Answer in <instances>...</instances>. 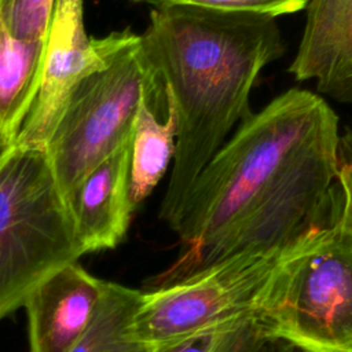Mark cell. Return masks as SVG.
Returning a JSON list of instances; mask_svg holds the SVG:
<instances>
[{
  "instance_id": "obj_1",
  "label": "cell",
  "mask_w": 352,
  "mask_h": 352,
  "mask_svg": "<svg viewBox=\"0 0 352 352\" xmlns=\"http://www.w3.org/2000/svg\"><path fill=\"white\" fill-rule=\"evenodd\" d=\"M338 117L292 88L249 114L166 223L184 245L161 283L227 257L287 248L337 219Z\"/></svg>"
},
{
  "instance_id": "obj_2",
  "label": "cell",
  "mask_w": 352,
  "mask_h": 352,
  "mask_svg": "<svg viewBox=\"0 0 352 352\" xmlns=\"http://www.w3.org/2000/svg\"><path fill=\"white\" fill-rule=\"evenodd\" d=\"M140 50L177 120L160 206L166 224L230 131L249 116L253 84L283 54V41L271 16L157 6L140 34Z\"/></svg>"
},
{
  "instance_id": "obj_3",
  "label": "cell",
  "mask_w": 352,
  "mask_h": 352,
  "mask_svg": "<svg viewBox=\"0 0 352 352\" xmlns=\"http://www.w3.org/2000/svg\"><path fill=\"white\" fill-rule=\"evenodd\" d=\"M268 341L297 352H352V235L336 221L300 239L257 307Z\"/></svg>"
},
{
  "instance_id": "obj_4",
  "label": "cell",
  "mask_w": 352,
  "mask_h": 352,
  "mask_svg": "<svg viewBox=\"0 0 352 352\" xmlns=\"http://www.w3.org/2000/svg\"><path fill=\"white\" fill-rule=\"evenodd\" d=\"M82 256L45 150L15 147L0 165V320Z\"/></svg>"
},
{
  "instance_id": "obj_5",
  "label": "cell",
  "mask_w": 352,
  "mask_h": 352,
  "mask_svg": "<svg viewBox=\"0 0 352 352\" xmlns=\"http://www.w3.org/2000/svg\"><path fill=\"white\" fill-rule=\"evenodd\" d=\"M165 95L132 32L107 62L85 76L72 91L45 153L58 187L69 198L81 180L132 136L142 98Z\"/></svg>"
},
{
  "instance_id": "obj_6",
  "label": "cell",
  "mask_w": 352,
  "mask_h": 352,
  "mask_svg": "<svg viewBox=\"0 0 352 352\" xmlns=\"http://www.w3.org/2000/svg\"><path fill=\"white\" fill-rule=\"evenodd\" d=\"M294 245L239 253L187 276L160 283L143 293L133 319L135 336L158 348L256 318L270 278Z\"/></svg>"
},
{
  "instance_id": "obj_7",
  "label": "cell",
  "mask_w": 352,
  "mask_h": 352,
  "mask_svg": "<svg viewBox=\"0 0 352 352\" xmlns=\"http://www.w3.org/2000/svg\"><path fill=\"white\" fill-rule=\"evenodd\" d=\"M131 34L125 29L89 37L84 25V0H55L44 41L40 89L14 146L45 150L74 87L102 67Z\"/></svg>"
},
{
  "instance_id": "obj_8",
  "label": "cell",
  "mask_w": 352,
  "mask_h": 352,
  "mask_svg": "<svg viewBox=\"0 0 352 352\" xmlns=\"http://www.w3.org/2000/svg\"><path fill=\"white\" fill-rule=\"evenodd\" d=\"M102 286L103 279L77 261L37 285L23 301L30 352H70L94 315Z\"/></svg>"
},
{
  "instance_id": "obj_9",
  "label": "cell",
  "mask_w": 352,
  "mask_h": 352,
  "mask_svg": "<svg viewBox=\"0 0 352 352\" xmlns=\"http://www.w3.org/2000/svg\"><path fill=\"white\" fill-rule=\"evenodd\" d=\"M131 140L98 164L69 198L82 254L116 248L128 231L135 210L129 197Z\"/></svg>"
},
{
  "instance_id": "obj_10",
  "label": "cell",
  "mask_w": 352,
  "mask_h": 352,
  "mask_svg": "<svg viewBox=\"0 0 352 352\" xmlns=\"http://www.w3.org/2000/svg\"><path fill=\"white\" fill-rule=\"evenodd\" d=\"M301 41L289 72L298 81L352 103V0H308Z\"/></svg>"
},
{
  "instance_id": "obj_11",
  "label": "cell",
  "mask_w": 352,
  "mask_h": 352,
  "mask_svg": "<svg viewBox=\"0 0 352 352\" xmlns=\"http://www.w3.org/2000/svg\"><path fill=\"white\" fill-rule=\"evenodd\" d=\"M158 95L147 92L136 111L129 158V197L133 208L144 201L164 177L176 150L177 120L169 100L166 116H157Z\"/></svg>"
},
{
  "instance_id": "obj_12",
  "label": "cell",
  "mask_w": 352,
  "mask_h": 352,
  "mask_svg": "<svg viewBox=\"0 0 352 352\" xmlns=\"http://www.w3.org/2000/svg\"><path fill=\"white\" fill-rule=\"evenodd\" d=\"M44 41L15 37L0 18V122L12 142L40 89Z\"/></svg>"
},
{
  "instance_id": "obj_13",
  "label": "cell",
  "mask_w": 352,
  "mask_h": 352,
  "mask_svg": "<svg viewBox=\"0 0 352 352\" xmlns=\"http://www.w3.org/2000/svg\"><path fill=\"white\" fill-rule=\"evenodd\" d=\"M143 292L103 280L94 315L70 352H154L133 333Z\"/></svg>"
},
{
  "instance_id": "obj_14",
  "label": "cell",
  "mask_w": 352,
  "mask_h": 352,
  "mask_svg": "<svg viewBox=\"0 0 352 352\" xmlns=\"http://www.w3.org/2000/svg\"><path fill=\"white\" fill-rule=\"evenodd\" d=\"M267 342L260 322L246 318L158 346L154 352H261Z\"/></svg>"
},
{
  "instance_id": "obj_15",
  "label": "cell",
  "mask_w": 352,
  "mask_h": 352,
  "mask_svg": "<svg viewBox=\"0 0 352 352\" xmlns=\"http://www.w3.org/2000/svg\"><path fill=\"white\" fill-rule=\"evenodd\" d=\"M55 0H0V18L18 38H45Z\"/></svg>"
},
{
  "instance_id": "obj_16",
  "label": "cell",
  "mask_w": 352,
  "mask_h": 352,
  "mask_svg": "<svg viewBox=\"0 0 352 352\" xmlns=\"http://www.w3.org/2000/svg\"><path fill=\"white\" fill-rule=\"evenodd\" d=\"M157 6H191L221 12L256 14L276 18L305 8L308 0H144Z\"/></svg>"
},
{
  "instance_id": "obj_17",
  "label": "cell",
  "mask_w": 352,
  "mask_h": 352,
  "mask_svg": "<svg viewBox=\"0 0 352 352\" xmlns=\"http://www.w3.org/2000/svg\"><path fill=\"white\" fill-rule=\"evenodd\" d=\"M340 205L336 223L352 235V158L340 166Z\"/></svg>"
},
{
  "instance_id": "obj_18",
  "label": "cell",
  "mask_w": 352,
  "mask_h": 352,
  "mask_svg": "<svg viewBox=\"0 0 352 352\" xmlns=\"http://www.w3.org/2000/svg\"><path fill=\"white\" fill-rule=\"evenodd\" d=\"M261 352H297V351L280 341H268Z\"/></svg>"
},
{
  "instance_id": "obj_19",
  "label": "cell",
  "mask_w": 352,
  "mask_h": 352,
  "mask_svg": "<svg viewBox=\"0 0 352 352\" xmlns=\"http://www.w3.org/2000/svg\"><path fill=\"white\" fill-rule=\"evenodd\" d=\"M14 144H1L0 143V165L7 160V157L12 153Z\"/></svg>"
},
{
  "instance_id": "obj_20",
  "label": "cell",
  "mask_w": 352,
  "mask_h": 352,
  "mask_svg": "<svg viewBox=\"0 0 352 352\" xmlns=\"http://www.w3.org/2000/svg\"><path fill=\"white\" fill-rule=\"evenodd\" d=\"M0 143L1 144H14V142L10 139V136L7 135V132H6V129H4V126L1 125V122H0Z\"/></svg>"
},
{
  "instance_id": "obj_21",
  "label": "cell",
  "mask_w": 352,
  "mask_h": 352,
  "mask_svg": "<svg viewBox=\"0 0 352 352\" xmlns=\"http://www.w3.org/2000/svg\"><path fill=\"white\" fill-rule=\"evenodd\" d=\"M135 1H140V0H135Z\"/></svg>"
}]
</instances>
